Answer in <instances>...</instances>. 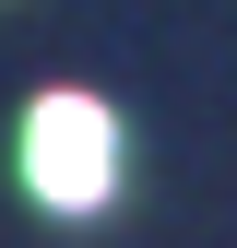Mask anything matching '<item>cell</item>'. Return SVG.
I'll return each mask as SVG.
<instances>
[{"label": "cell", "instance_id": "1", "mask_svg": "<svg viewBox=\"0 0 237 248\" xmlns=\"http://www.w3.org/2000/svg\"><path fill=\"white\" fill-rule=\"evenodd\" d=\"M24 189L48 213H95L118 189V118L95 95H36V118H24Z\"/></svg>", "mask_w": 237, "mask_h": 248}]
</instances>
